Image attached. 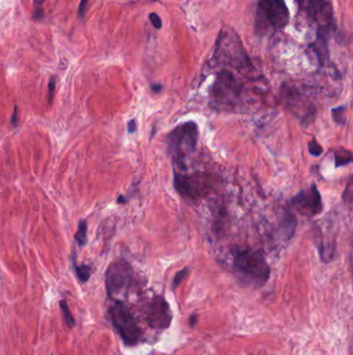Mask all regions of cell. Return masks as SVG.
I'll return each instance as SVG.
<instances>
[{
	"label": "cell",
	"instance_id": "cell-1",
	"mask_svg": "<svg viewBox=\"0 0 353 355\" xmlns=\"http://www.w3.org/2000/svg\"><path fill=\"white\" fill-rule=\"evenodd\" d=\"M290 20L289 8L284 0H259L256 8L255 33L269 37L284 29Z\"/></svg>",
	"mask_w": 353,
	"mask_h": 355
},
{
	"label": "cell",
	"instance_id": "cell-2",
	"mask_svg": "<svg viewBox=\"0 0 353 355\" xmlns=\"http://www.w3.org/2000/svg\"><path fill=\"white\" fill-rule=\"evenodd\" d=\"M234 270L245 284L261 287L270 276V267L264 256L253 249L237 252L233 260Z\"/></svg>",
	"mask_w": 353,
	"mask_h": 355
},
{
	"label": "cell",
	"instance_id": "cell-3",
	"mask_svg": "<svg viewBox=\"0 0 353 355\" xmlns=\"http://www.w3.org/2000/svg\"><path fill=\"white\" fill-rule=\"evenodd\" d=\"M298 16L316 28V36L330 37L336 27L333 8L330 0H295Z\"/></svg>",
	"mask_w": 353,
	"mask_h": 355
},
{
	"label": "cell",
	"instance_id": "cell-4",
	"mask_svg": "<svg viewBox=\"0 0 353 355\" xmlns=\"http://www.w3.org/2000/svg\"><path fill=\"white\" fill-rule=\"evenodd\" d=\"M198 135V126L194 122L176 126L168 135V153L178 167H187V161L196 151Z\"/></svg>",
	"mask_w": 353,
	"mask_h": 355
},
{
	"label": "cell",
	"instance_id": "cell-5",
	"mask_svg": "<svg viewBox=\"0 0 353 355\" xmlns=\"http://www.w3.org/2000/svg\"><path fill=\"white\" fill-rule=\"evenodd\" d=\"M109 316L125 345L134 347L142 341L143 331L140 328L136 317L132 314L123 301H116L109 308Z\"/></svg>",
	"mask_w": 353,
	"mask_h": 355
},
{
	"label": "cell",
	"instance_id": "cell-6",
	"mask_svg": "<svg viewBox=\"0 0 353 355\" xmlns=\"http://www.w3.org/2000/svg\"><path fill=\"white\" fill-rule=\"evenodd\" d=\"M214 57L219 64L229 65L236 69H244L250 66V59L242 46L240 39L228 31L220 33Z\"/></svg>",
	"mask_w": 353,
	"mask_h": 355
},
{
	"label": "cell",
	"instance_id": "cell-7",
	"mask_svg": "<svg viewBox=\"0 0 353 355\" xmlns=\"http://www.w3.org/2000/svg\"><path fill=\"white\" fill-rule=\"evenodd\" d=\"M173 185L182 197L190 201H198L213 190L214 182L211 176L197 171L189 175L175 174Z\"/></svg>",
	"mask_w": 353,
	"mask_h": 355
},
{
	"label": "cell",
	"instance_id": "cell-8",
	"mask_svg": "<svg viewBox=\"0 0 353 355\" xmlns=\"http://www.w3.org/2000/svg\"><path fill=\"white\" fill-rule=\"evenodd\" d=\"M133 283V270L125 260L113 262L106 273V289L110 297L119 301L126 298Z\"/></svg>",
	"mask_w": 353,
	"mask_h": 355
},
{
	"label": "cell",
	"instance_id": "cell-9",
	"mask_svg": "<svg viewBox=\"0 0 353 355\" xmlns=\"http://www.w3.org/2000/svg\"><path fill=\"white\" fill-rule=\"evenodd\" d=\"M243 91V83L228 70L221 71L211 88L210 95L215 102L222 105H235Z\"/></svg>",
	"mask_w": 353,
	"mask_h": 355
},
{
	"label": "cell",
	"instance_id": "cell-10",
	"mask_svg": "<svg viewBox=\"0 0 353 355\" xmlns=\"http://www.w3.org/2000/svg\"><path fill=\"white\" fill-rule=\"evenodd\" d=\"M144 316L147 324L157 331L168 330L173 319L170 306L163 296H154L147 302Z\"/></svg>",
	"mask_w": 353,
	"mask_h": 355
},
{
	"label": "cell",
	"instance_id": "cell-11",
	"mask_svg": "<svg viewBox=\"0 0 353 355\" xmlns=\"http://www.w3.org/2000/svg\"><path fill=\"white\" fill-rule=\"evenodd\" d=\"M290 205L302 215L316 216L322 212L323 203L321 194L316 184H312L295 194L290 201Z\"/></svg>",
	"mask_w": 353,
	"mask_h": 355
},
{
	"label": "cell",
	"instance_id": "cell-12",
	"mask_svg": "<svg viewBox=\"0 0 353 355\" xmlns=\"http://www.w3.org/2000/svg\"><path fill=\"white\" fill-rule=\"evenodd\" d=\"M296 224H297V220L296 217L292 214V213H285L284 217L282 218V221L280 223V228H279V233H280V237L288 241L289 239H291L293 237L295 230H296Z\"/></svg>",
	"mask_w": 353,
	"mask_h": 355
},
{
	"label": "cell",
	"instance_id": "cell-13",
	"mask_svg": "<svg viewBox=\"0 0 353 355\" xmlns=\"http://www.w3.org/2000/svg\"><path fill=\"white\" fill-rule=\"evenodd\" d=\"M59 307H60L61 314H63V317L65 319L66 324L69 328L75 327L76 326V319H75V317H74L72 311H70L69 307L67 305V302L66 300H60L59 301Z\"/></svg>",
	"mask_w": 353,
	"mask_h": 355
},
{
	"label": "cell",
	"instance_id": "cell-14",
	"mask_svg": "<svg viewBox=\"0 0 353 355\" xmlns=\"http://www.w3.org/2000/svg\"><path fill=\"white\" fill-rule=\"evenodd\" d=\"M334 161H336V167L348 166L352 162V155L345 149H339L334 153Z\"/></svg>",
	"mask_w": 353,
	"mask_h": 355
},
{
	"label": "cell",
	"instance_id": "cell-15",
	"mask_svg": "<svg viewBox=\"0 0 353 355\" xmlns=\"http://www.w3.org/2000/svg\"><path fill=\"white\" fill-rule=\"evenodd\" d=\"M75 239L79 246H83L86 244L87 241V221L81 220L79 222L78 230L75 234Z\"/></svg>",
	"mask_w": 353,
	"mask_h": 355
},
{
	"label": "cell",
	"instance_id": "cell-16",
	"mask_svg": "<svg viewBox=\"0 0 353 355\" xmlns=\"http://www.w3.org/2000/svg\"><path fill=\"white\" fill-rule=\"evenodd\" d=\"M346 109L347 107L345 105H341L331 109V116L334 123L342 126L346 124Z\"/></svg>",
	"mask_w": 353,
	"mask_h": 355
},
{
	"label": "cell",
	"instance_id": "cell-17",
	"mask_svg": "<svg viewBox=\"0 0 353 355\" xmlns=\"http://www.w3.org/2000/svg\"><path fill=\"white\" fill-rule=\"evenodd\" d=\"M75 272L79 281L81 283H86L90 279V276L92 274V268L88 265L75 266Z\"/></svg>",
	"mask_w": 353,
	"mask_h": 355
},
{
	"label": "cell",
	"instance_id": "cell-18",
	"mask_svg": "<svg viewBox=\"0 0 353 355\" xmlns=\"http://www.w3.org/2000/svg\"><path fill=\"white\" fill-rule=\"evenodd\" d=\"M190 272H191V268L185 267V268H183L182 270H180V271H178L177 273H176L175 276H174V279H173V282H172V289L176 290V288H177L183 281H185L189 278Z\"/></svg>",
	"mask_w": 353,
	"mask_h": 355
},
{
	"label": "cell",
	"instance_id": "cell-19",
	"mask_svg": "<svg viewBox=\"0 0 353 355\" xmlns=\"http://www.w3.org/2000/svg\"><path fill=\"white\" fill-rule=\"evenodd\" d=\"M309 153H310L314 157H318L322 153H323V148L322 146L317 142L316 140H312L310 142H309Z\"/></svg>",
	"mask_w": 353,
	"mask_h": 355
},
{
	"label": "cell",
	"instance_id": "cell-20",
	"mask_svg": "<svg viewBox=\"0 0 353 355\" xmlns=\"http://www.w3.org/2000/svg\"><path fill=\"white\" fill-rule=\"evenodd\" d=\"M149 20H151V22L154 25V28H156V29H161L162 28L163 22H162L161 17L158 16L157 14H155V13L149 14Z\"/></svg>",
	"mask_w": 353,
	"mask_h": 355
},
{
	"label": "cell",
	"instance_id": "cell-21",
	"mask_svg": "<svg viewBox=\"0 0 353 355\" xmlns=\"http://www.w3.org/2000/svg\"><path fill=\"white\" fill-rule=\"evenodd\" d=\"M34 19L40 20L44 17V12H43V2L42 1H38L35 0V12H34Z\"/></svg>",
	"mask_w": 353,
	"mask_h": 355
},
{
	"label": "cell",
	"instance_id": "cell-22",
	"mask_svg": "<svg viewBox=\"0 0 353 355\" xmlns=\"http://www.w3.org/2000/svg\"><path fill=\"white\" fill-rule=\"evenodd\" d=\"M55 85H56V77L53 76L49 81V102L51 103L53 101V96H54V91H55Z\"/></svg>",
	"mask_w": 353,
	"mask_h": 355
},
{
	"label": "cell",
	"instance_id": "cell-23",
	"mask_svg": "<svg viewBox=\"0 0 353 355\" xmlns=\"http://www.w3.org/2000/svg\"><path fill=\"white\" fill-rule=\"evenodd\" d=\"M88 2H89V0H81L80 2V5H79V10H78V14L79 16L81 17H84L85 16V13H86V8H87V4Z\"/></svg>",
	"mask_w": 353,
	"mask_h": 355
},
{
	"label": "cell",
	"instance_id": "cell-24",
	"mask_svg": "<svg viewBox=\"0 0 353 355\" xmlns=\"http://www.w3.org/2000/svg\"><path fill=\"white\" fill-rule=\"evenodd\" d=\"M137 129V123L135 119H131L128 124V130L130 133H134Z\"/></svg>",
	"mask_w": 353,
	"mask_h": 355
},
{
	"label": "cell",
	"instance_id": "cell-25",
	"mask_svg": "<svg viewBox=\"0 0 353 355\" xmlns=\"http://www.w3.org/2000/svg\"><path fill=\"white\" fill-rule=\"evenodd\" d=\"M18 118H19V117H18V108H17V106H15V110L12 116V126L13 127H17L18 122H19V119Z\"/></svg>",
	"mask_w": 353,
	"mask_h": 355
},
{
	"label": "cell",
	"instance_id": "cell-26",
	"mask_svg": "<svg viewBox=\"0 0 353 355\" xmlns=\"http://www.w3.org/2000/svg\"><path fill=\"white\" fill-rule=\"evenodd\" d=\"M197 321H198V315L197 314H193L190 316L189 318V324L194 327L196 324H197Z\"/></svg>",
	"mask_w": 353,
	"mask_h": 355
},
{
	"label": "cell",
	"instance_id": "cell-27",
	"mask_svg": "<svg viewBox=\"0 0 353 355\" xmlns=\"http://www.w3.org/2000/svg\"><path fill=\"white\" fill-rule=\"evenodd\" d=\"M163 90V85L160 84V83H154V84H152V91L155 94H158L161 91Z\"/></svg>",
	"mask_w": 353,
	"mask_h": 355
},
{
	"label": "cell",
	"instance_id": "cell-28",
	"mask_svg": "<svg viewBox=\"0 0 353 355\" xmlns=\"http://www.w3.org/2000/svg\"><path fill=\"white\" fill-rule=\"evenodd\" d=\"M128 202V198L125 195H119L117 197V203L118 204H126Z\"/></svg>",
	"mask_w": 353,
	"mask_h": 355
},
{
	"label": "cell",
	"instance_id": "cell-29",
	"mask_svg": "<svg viewBox=\"0 0 353 355\" xmlns=\"http://www.w3.org/2000/svg\"><path fill=\"white\" fill-rule=\"evenodd\" d=\"M51 355H52V354H51Z\"/></svg>",
	"mask_w": 353,
	"mask_h": 355
}]
</instances>
